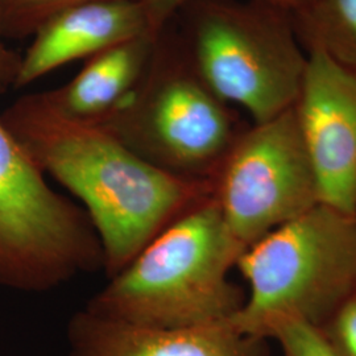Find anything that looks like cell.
<instances>
[{"instance_id": "8", "label": "cell", "mask_w": 356, "mask_h": 356, "mask_svg": "<svg viewBox=\"0 0 356 356\" xmlns=\"http://www.w3.org/2000/svg\"><path fill=\"white\" fill-rule=\"evenodd\" d=\"M294 110L321 201L356 214V76L323 51H307Z\"/></svg>"}, {"instance_id": "7", "label": "cell", "mask_w": 356, "mask_h": 356, "mask_svg": "<svg viewBox=\"0 0 356 356\" xmlns=\"http://www.w3.org/2000/svg\"><path fill=\"white\" fill-rule=\"evenodd\" d=\"M210 182L227 229L245 248L322 204L294 106L244 128Z\"/></svg>"}, {"instance_id": "13", "label": "cell", "mask_w": 356, "mask_h": 356, "mask_svg": "<svg viewBox=\"0 0 356 356\" xmlns=\"http://www.w3.org/2000/svg\"><path fill=\"white\" fill-rule=\"evenodd\" d=\"M103 0H0V26L4 38L33 36L49 19L69 8Z\"/></svg>"}, {"instance_id": "15", "label": "cell", "mask_w": 356, "mask_h": 356, "mask_svg": "<svg viewBox=\"0 0 356 356\" xmlns=\"http://www.w3.org/2000/svg\"><path fill=\"white\" fill-rule=\"evenodd\" d=\"M341 356H356V293L319 327Z\"/></svg>"}, {"instance_id": "9", "label": "cell", "mask_w": 356, "mask_h": 356, "mask_svg": "<svg viewBox=\"0 0 356 356\" xmlns=\"http://www.w3.org/2000/svg\"><path fill=\"white\" fill-rule=\"evenodd\" d=\"M67 356H268L267 339L229 322L163 329L104 318L83 309L67 326Z\"/></svg>"}, {"instance_id": "6", "label": "cell", "mask_w": 356, "mask_h": 356, "mask_svg": "<svg viewBox=\"0 0 356 356\" xmlns=\"http://www.w3.org/2000/svg\"><path fill=\"white\" fill-rule=\"evenodd\" d=\"M99 266L86 211L51 189L0 120V285L49 291Z\"/></svg>"}, {"instance_id": "14", "label": "cell", "mask_w": 356, "mask_h": 356, "mask_svg": "<svg viewBox=\"0 0 356 356\" xmlns=\"http://www.w3.org/2000/svg\"><path fill=\"white\" fill-rule=\"evenodd\" d=\"M280 344L285 356H341L322 330L301 321H286L277 325L269 335Z\"/></svg>"}, {"instance_id": "3", "label": "cell", "mask_w": 356, "mask_h": 356, "mask_svg": "<svg viewBox=\"0 0 356 356\" xmlns=\"http://www.w3.org/2000/svg\"><path fill=\"white\" fill-rule=\"evenodd\" d=\"M236 267L250 285L229 322L269 339L286 321L322 327L356 293V214L319 204L250 245Z\"/></svg>"}, {"instance_id": "17", "label": "cell", "mask_w": 356, "mask_h": 356, "mask_svg": "<svg viewBox=\"0 0 356 356\" xmlns=\"http://www.w3.org/2000/svg\"><path fill=\"white\" fill-rule=\"evenodd\" d=\"M20 58L22 56L16 54L6 45L0 26V94L11 86L13 88Z\"/></svg>"}, {"instance_id": "1", "label": "cell", "mask_w": 356, "mask_h": 356, "mask_svg": "<svg viewBox=\"0 0 356 356\" xmlns=\"http://www.w3.org/2000/svg\"><path fill=\"white\" fill-rule=\"evenodd\" d=\"M0 120L44 175L85 204L108 277L193 204L211 182L178 177L144 161L106 129L65 119L41 94L22 97Z\"/></svg>"}, {"instance_id": "2", "label": "cell", "mask_w": 356, "mask_h": 356, "mask_svg": "<svg viewBox=\"0 0 356 356\" xmlns=\"http://www.w3.org/2000/svg\"><path fill=\"white\" fill-rule=\"evenodd\" d=\"M245 250L210 194L161 229L85 309L163 329L229 322L245 301L229 279Z\"/></svg>"}, {"instance_id": "12", "label": "cell", "mask_w": 356, "mask_h": 356, "mask_svg": "<svg viewBox=\"0 0 356 356\" xmlns=\"http://www.w3.org/2000/svg\"><path fill=\"white\" fill-rule=\"evenodd\" d=\"M301 45L356 76V0H304L291 11Z\"/></svg>"}, {"instance_id": "10", "label": "cell", "mask_w": 356, "mask_h": 356, "mask_svg": "<svg viewBox=\"0 0 356 356\" xmlns=\"http://www.w3.org/2000/svg\"><path fill=\"white\" fill-rule=\"evenodd\" d=\"M147 33L139 0H103L69 8L38 28L20 58L13 88L23 89L57 67Z\"/></svg>"}, {"instance_id": "5", "label": "cell", "mask_w": 356, "mask_h": 356, "mask_svg": "<svg viewBox=\"0 0 356 356\" xmlns=\"http://www.w3.org/2000/svg\"><path fill=\"white\" fill-rule=\"evenodd\" d=\"M95 126L166 173L209 182L244 129L197 73L181 36L165 31L138 86Z\"/></svg>"}, {"instance_id": "16", "label": "cell", "mask_w": 356, "mask_h": 356, "mask_svg": "<svg viewBox=\"0 0 356 356\" xmlns=\"http://www.w3.org/2000/svg\"><path fill=\"white\" fill-rule=\"evenodd\" d=\"M191 0H139L147 20L148 31L153 38H160L175 15L182 10ZM288 8L296 10L304 0H268Z\"/></svg>"}, {"instance_id": "11", "label": "cell", "mask_w": 356, "mask_h": 356, "mask_svg": "<svg viewBox=\"0 0 356 356\" xmlns=\"http://www.w3.org/2000/svg\"><path fill=\"white\" fill-rule=\"evenodd\" d=\"M157 38L147 33L90 57L89 63L65 86L40 92L42 99L65 119L99 124L138 86Z\"/></svg>"}, {"instance_id": "4", "label": "cell", "mask_w": 356, "mask_h": 356, "mask_svg": "<svg viewBox=\"0 0 356 356\" xmlns=\"http://www.w3.org/2000/svg\"><path fill=\"white\" fill-rule=\"evenodd\" d=\"M181 35L191 64L227 104L266 123L297 102L307 67L291 11L268 0H191Z\"/></svg>"}]
</instances>
